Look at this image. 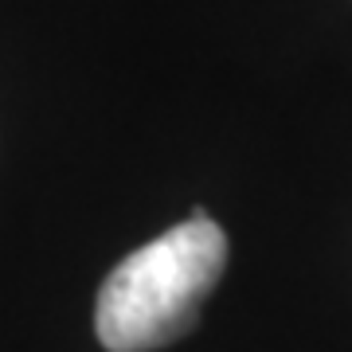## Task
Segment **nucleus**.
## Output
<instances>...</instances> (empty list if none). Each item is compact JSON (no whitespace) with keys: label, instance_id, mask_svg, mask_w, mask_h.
<instances>
[{"label":"nucleus","instance_id":"obj_1","mask_svg":"<svg viewBox=\"0 0 352 352\" xmlns=\"http://www.w3.org/2000/svg\"><path fill=\"white\" fill-rule=\"evenodd\" d=\"M227 266V235L208 212L122 258L98 289L94 333L110 352H153L196 329Z\"/></svg>","mask_w":352,"mask_h":352}]
</instances>
